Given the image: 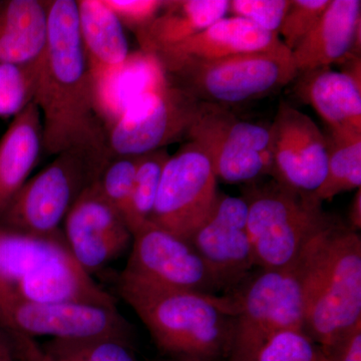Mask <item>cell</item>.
<instances>
[{"label": "cell", "instance_id": "6da1fadb", "mask_svg": "<svg viewBox=\"0 0 361 361\" xmlns=\"http://www.w3.org/2000/svg\"><path fill=\"white\" fill-rule=\"evenodd\" d=\"M49 33L33 103L40 111L44 153L108 149L99 80L78 30L75 0H47Z\"/></svg>", "mask_w": 361, "mask_h": 361}, {"label": "cell", "instance_id": "7a4b0ae2", "mask_svg": "<svg viewBox=\"0 0 361 361\" xmlns=\"http://www.w3.org/2000/svg\"><path fill=\"white\" fill-rule=\"evenodd\" d=\"M118 288L161 353L172 358L208 361L229 357L238 313L234 295L166 288L121 278Z\"/></svg>", "mask_w": 361, "mask_h": 361}, {"label": "cell", "instance_id": "3957f363", "mask_svg": "<svg viewBox=\"0 0 361 361\" xmlns=\"http://www.w3.org/2000/svg\"><path fill=\"white\" fill-rule=\"evenodd\" d=\"M305 297L304 331L323 349L361 322V238L334 221L297 261Z\"/></svg>", "mask_w": 361, "mask_h": 361}, {"label": "cell", "instance_id": "277c9868", "mask_svg": "<svg viewBox=\"0 0 361 361\" xmlns=\"http://www.w3.org/2000/svg\"><path fill=\"white\" fill-rule=\"evenodd\" d=\"M248 233L255 265L262 270L296 264L310 242L334 223L312 195L276 180L247 189Z\"/></svg>", "mask_w": 361, "mask_h": 361}, {"label": "cell", "instance_id": "5b68a950", "mask_svg": "<svg viewBox=\"0 0 361 361\" xmlns=\"http://www.w3.org/2000/svg\"><path fill=\"white\" fill-rule=\"evenodd\" d=\"M111 156L110 149L97 148H73L58 154L26 180L0 218V225L33 236L63 234L59 227L71 207L96 182Z\"/></svg>", "mask_w": 361, "mask_h": 361}, {"label": "cell", "instance_id": "8992f818", "mask_svg": "<svg viewBox=\"0 0 361 361\" xmlns=\"http://www.w3.org/2000/svg\"><path fill=\"white\" fill-rule=\"evenodd\" d=\"M163 71L171 84L198 101L224 106L269 96L298 75L285 45L214 61H188Z\"/></svg>", "mask_w": 361, "mask_h": 361}, {"label": "cell", "instance_id": "52a82bcc", "mask_svg": "<svg viewBox=\"0 0 361 361\" xmlns=\"http://www.w3.org/2000/svg\"><path fill=\"white\" fill-rule=\"evenodd\" d=\"M238 303L229 361H251L271 336L303 329L305 297L298 263L262 270L234 295Z\"/></svg>", "mask_w": 361, "mask_h": 361}, {"label": "cell", "instance_id": "ba28073f", "mask_svg": "<svg viewBox=\"0 0 361 361\" xmlns=\"http://www.w3.org/2000/svg\"><path fill=\"white\" fill-rule=\"evenodd\" d=\"M186 140L206 154L218 180L241 184L271 175L269 126L241 120L227 106L199 101Z\"/></svg>", "mask_w": 361, "mask_h": 361}, {"label": "cell", "instance_id": "9c48e42d", "mask_svg": "<svg viewBox=\"0 0 361 361\" xmlns=\"http://www.w3.org/2000/svg\"><path fill=\"white\" fill-rule=\"evenodd\" d=\"M198 99L165 78L127 106L108 130L113 156H141L186 139Z\"/></svg>", "mask_w": 361, "mask_h": 361}, {"label": "cell", "instance_id": "30bf717a", "mask_svg": "<svg viewBox=\"0 0 361 361\" xmlns=\"http://www.w3.org/2000/svg\"><path fill=\"white\" fill-rule=\"evenodd\" d=\"M217 180L206 154L187 141L169 157L149 222L190 242L217 203Z\"/></svg>", "mask_w": 361, "mask_h": 361}, {"label": "cell", "instance_id": "8fae6325", "mask_svg": "<svg viewBox=\"0 0 361 361\" xmlns=\"http://www.w3.org/2000/svg\"><path fill=\"white\" fill-rule=\"evenodd\" d=\"M132 252L118 278L216 294L225 286L186 240L148 222L132 234Z\"/></svg>", "mask_w": 361, "mask_h": 361}, {"label": "cell", "instance_id": "7c38bea8", "mask_svg": "<svg viewBox=\"0 0 361 361\" xmlns=\"http://www.w3.org/2000/svg\"><path fill=\"white\" fill-rule=\"evenodd\" d=\"M0 327L32 339L109 336L132 343V326L118 310L84 304L33 302L0 295Z\"/></svg>", "mask_w": 361, "mask_h": 361}, {"label": "cell", "instance_id": "4fadbf2b", "mask_svg": "<svg viewBox=\"0 0 361 361\" xmlns=\"http://www.w3.org/2000/svg\"><path fill=\"white\" fill-rule=\"evenodd\" d=\"M271 175L282 186L312 195L326 176V137L310 116L286 102L269 125Z\"/></svg>", "mask_w": 361, "mask_h": 361}, {"label": "cell", "instance_id": "5bb4252c", "mask_svg": "<svg viewBox=\"0 0 361 361\" xmlns=\"http://www.w3.org/2000/svg\"><path fill=\"white\" fill-rule=\"evenodd\" d=\"M63 233L73 257L90 274L118 258L133 238L123 216L104 198L96 183L71 207Z\"/></svg>", "mask_w": 361, "mask_h": 361}, {"label": "cell", "instance_id": "9a60e30c", "mask_svg": "<svg viewBox=\"0 0 361 361\" xmlns=\"http://www.w3.org/2000/svg\"><path fill=\"white\" fill-rule=\"evenodd\" d=\"M190 243L226 289L243 281L256 266L245 199L219 194L212 213L194 233Z\"/></svg>", "mask_w": 361, "mask_h": 361}, {"label": "cell", "instance_id": "2e32d148", "mask_svg": "<svg viewBox=\"0 0 361 361\" xmlns=\"http://www.w3.org/2000/svg\"><path fill=\"white\" fill-rule=\"evenodd\" d=\"M0 295L33 302L84 304L118 310L115 297L99 286L68 247L37 266L11 291Z\"/></svg>", "mask_w": 361, "mask_h": 361}, {"label": "cell", "instance_id": "e0dca14e", "mask_svg": "<svg viewBox=\"0 0 361 361\" xmlns=\"http://www.w3.org/2000/svg\"><path fill=\"white\" fill-rule=\"evenodd\" d=\"M283 45L277 35L266 32L244 18L230 16L215 21L191 39L152 56L164 68L188 61H214L271 51Z\"/></svg>", "mask_w": 361, "mask_h": 361}, {"label": "cell", "instance_id": "ac0fdd59", "mask_svg": "<svg viewBox=\"0 0 361 361\" xmlns=\"http://www.w3.org/2000/svg\"><path fill=\"white\" fill-rule=\"evenodd\" d=\"M361 1L330 0L314 27L291 51L298 73L360 58Z\"/></svg>", "mask_w": 361, "mask_h": 361}, {"label": "cell", "instance_id": "d6986e66", "mask_svg": "<svg viewBox=\"0 0 361 361\" xmlns=\"http://www.w3.org/2000/svg\"><path fill=\"white\" fill-rule=\"evenodd\" d=\"M297 96L310 104L330 130L361 132V84L330 66L297 75Z\"/></svg>", "mask_w": 361, "mask_h": 361}, {"label": "cell", "instance_id": "ffe728a7", "mask_svg": "<svg viewBox=\"0 0 361 361\" xmlns=\"http://www.w3.org/2000/svg\"><path fill=\"white\" fill-rule=\"evenodd\" d=\"M44 153L42 122L35 103L16 115L0 139V218Z\"/></svg>", "mask_w": 361, "mask_h": 361}, {"label": "cell", "instance_id": "44dd1931", "mask_svg": "<svg viewBox=\"0 0 361 361\" xmlns=\"http://www.w3.org/2000/svg\"><path fill=\"white\" fill-rule=\"evenodd\" d=\"M230 1V0H229ZM228 0H171L135 33L141 51L154 54L200 33L229 13Z\"/></svg>", "mask_w": 361, "mask_h": 361}, {"label": "cell", "instance_id": "7402d4cb", "mask_svg": "<svg viewBox=\"0 0 361 361\" xmlns=\"http://www.w3.org/2000/svg\"><path fill=\"white\" fill-rule=\"evenodd\" d=\"M47 0L0 1V63H37L47 49Z\"/></svg>", "mask_w": 361, "mask_h": 361}, {"label": "cell", "instance_id": "603a6c76", "mask_svg": "<svg viewBox=\"0 0 361 361\" xmlns=\"http://www.w3.org/2000/svg\"><path fill=\"white\" fill-rule=\"evenodd\" d=\"M80 39L97 77L122 68L130 52L123 23L104 0H75Z\"/></svg>", "mask_w": 361, "mask_h": 361}, {"label": "cell", "instance_id": "cb8c5ba5", "mask_svg": "<svg viewBox=\"0 0 361 361\" xmlns=\"http://www.w3.org/2000/svg\"><path fill=\"white\" fill-rule=\"evenodd\" d=\"M66 248L63 234L33 236L0 225V294L11 291L28 273Z\"/></svg>", "mask_w": 361, "mask_h": 361}, {"label": "cell", "instance_id": "d4e9b609", "mask_svg": "<svg viewBox=\"0 0 361 361\" xmlns=\"http://www.w3.org/2000/svg\"><path fill=\"white\" fill-rule=\"evenodd\" d=\"M327 142L325 179L313 198L323 203L337 195L361 188V132L330 130Z\"/></svg>", "mask_w": 361, "mask_h": 361}, {"label": "cell", "instance_id": "484cf974", "mask_svg": "<svg viewBox=\"0 0 361 361\" xmlns=\"http://www.w3.org/2000/svg\"><path fill=\"white\" fill-rule=\"evenodd\" d=\"M169 157L167 149H160L137 158L134 186L123 214V220L132 234L151 219Z\"/></svg>", "mask_w": 361, "mask_h": 361}, {"label": "cell", "instance_id": "4316f807", "mask_svg": "<svg viewBox=\"0 0 361 361\" xmlns=\"http://www.w3.org/2000/svg\"><path fill=\"white\" fill-rule=\"evenodd\" d=\"M40 348L49 361H139L132 343L116 337L51 339Z\"/></svg>", "mask_w": 361, "mask_h": 361}, {"label": "cell", "instance_id": "83f0119b", "mask_svg": "<svg viewBox=\"0 0 361 361\" xmlns=\"http://www.w3.org/2000/svg\"><path fill=\"white\" fill-rule=\"evenodd\" d=\"M40 59L26 65L0 63V118H13L32 103Z\"/></svg>", "mask_w": 361, "mask_h": 361}, {"label": "cell", "instance_id": "f1b7e54d", "mask_svg": "<svg viewBox=\"0 0 361 361\" xmlns=\"http://www.w3.org/2000/svg\"><path fill=\"white\" fill-rule=\"evenodd\" d=\"M251 361H326V356L303 329H287L271 336Z\"/></svg>", "mask_w": 361, "mask_h": 361}, {"label": "cell", "instance_id": "f546056e", "mask_svg": "<svg viewBox=\"0 0 361 361\" xmlns=\"http://www.w3.org/2000/svg\"><path fill=\"white\" fill-rule=\"evenodd\" d=\"M139 156H111L96 180L104 198L123 216L129 204Z\"/></svg>", "mask_w": 361, "mask_h": 361}, {"label": "cell", "instance_id": "4dcf8cb0", "mask_svg": "<svg viewBox=\"0 0 361 361\" xmlns=\"http://www.w3.org/2000/svg\"><path fill=\"white\" fill-rule=\"evenodd\" d=\"M329 2L330 0H291L278 32L289 51H293L312 30Z\"/></svg>", "mask_w": 361, "mask_h": 361}, {"label": "cell", "instance_id": "1f68e13d", "mask_svg": "<svg viewBox=\"0 0 361 361\" xmlns=\"http://www.w3.org/2000/svg\"><path fill=\"white\" fill-rule=\"evenodd\" d=\"M290 4L291 0H230L228 13L278 35Z\"/></svg>", "mask_w": 361, "mask_h": 361}, {"label": "cell", "instance_id": "d6a6232c", "mask_svg": "<svg viewBox=\"0 0 361 361\" xmlns=\"http://www.w3.org/2000/svg\"><path fill=\"white\" fill-rule=\"evenodd\" d=\"M123 26L137 33L151 23L165 4L163 0H104Z\"/></svg>", "mask_w": 361, "mask_h": 361}, {"label": "cell", "instance_id": "836d02e7", "mask_svg": "<svg viewBox=\"0 0 361 361\" xmlns=\"http://www.w3.org/2000/svg\"><path fill=\"white\" fill-rule=\"evenodd\" d=\"M40 353L33 339L0 327V361H35Z\"/></svg>", "mask_w": 361, "mask_h": 361}, {"label": "cell", "instance_id": "e575fe53", "mask_svg": "<svg viewBox=\"0 0 361 361\" xmlns=\"http://www.w3.org/2000/svg\"><path fill=\"white\" fill-rule=\"evenodd\" d=\"M323 350L326 361H361V322Z\"/></svg>", "mask_w": 361, "mask_h": 361}, {"label": "cell", "instance_id": "d590c367", "mask_svg": "<svg viewBox=\"0 0 361 361\" xmlns=\"http://www.w3.org/2000/svg\"><path fill=\"white\" fill-rule=\"evenodd\" d=\"M349 224L351 229L357 232L361 229V188L357 189L349 209Z\"/></svg>", "mask_w": 361, "mask_h": 361}, {"label": "cell", "instance_id": "8d00e7d4", "mask_svg": "<svg viewBox=\"0 0 361 361\" xmlns=\"http://www.w3.org/2000/svg\"><path fill=\"white\" fill-rule=\"evenodd\" d=\"M160 361H208V360H190V358H168V360H164Z\"/></svg>", "mask_w": 361, "mask_h": 361}, {"label": "cell", "instance_id": "74e56055", "mask_svg": "<svg viewBox=\"0 0 361 361\" xmlns=\"http://www.w3.org/2000/svg\"><path fill=\"white\" fill-rule=\"evenodd\" d=\"M39 361H49L47 360V357H45L44 353H42V356H40Z\"/></svg>", "mask_w": 361, "mask_h": 361}, {"label": "cell", "instance_id": "f35d334b", "mask_svg": "<svg viewBox=\"0 0 361 361\" xmlns=\"http://www.w3.org/2000/svg\"><path fill=\"white\" fill-rule=\"evenodd\" d=\"M40 356H42V355H40ZM40 356H39V357H40ZM39 358H37V360H35V361H39Z\"/></svg>", "mask_w": 361, "mask_h": 361}]
</instances>
